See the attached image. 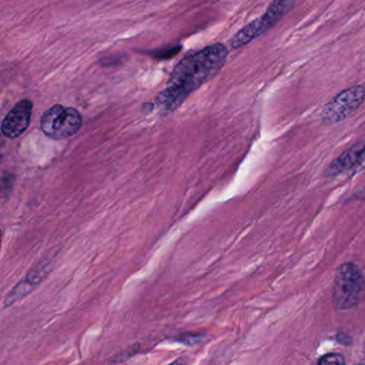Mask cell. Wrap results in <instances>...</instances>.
Masks as SVG:
<instances>
[{"instance_id": "obj_3", "label": "cell", "mask_w": 365, "mask_h": 365, "mask_svg": "<svg viewBox=\"0 0 365 365\" xmlns=\"http://www.w3.org/2000/svg\"><path fill=\"white\" fill-rule=\"evenodd\" d=\"M298 0H273L267 11L260 18L252 21L238 31L230 40L232 50H238L251 43L253 40L262 37L272 29L281 19L294 7Z\"/></svg>"}, {"instance_id": "obj_5", "label": "cell", "mask_w": 365, "mask_h": 365, "mask_svg": "<svg viewBox=\"0 0 365 365\" xmlns=\"http://www.w3.org/2000/svg\"><path fill=\"white\" fill-rule=\"evenodd\" d=\"M365 100V87L354 85L344 89L330 100L322 110V118L324 123L333 125L341 123L351 116Z\"/></svg>"}, {"instance_id": "obj_10", "label": "cell", "mask_w": 365, "mask_h": 365, "mask_svg": "<svg viewBox=\"0 0 365 365\" xmlns=\"http://www.w3.org/2000/svg\"><path fill=\"white\" fill-rule=\"evenodd\" d=\"M362 194H363L362 197H363V198H365V190H364V191H363V193H362Z\"/></svg>"}, {"instance_id": "obj_7", "label": "cell", "mask_w": 365, "mask_h": 365, "mask_svg": "<svg viewBox=\"0 0 365 365\" xmlns=\"http://www.w3.org/2000/svg\"><path fill=\"white\" fill-rule=\"evenodd\" d=\"M363 148H364V146H354L349 150L346 151L336 161L333 162L332 165L329 168V173L331 175L339 174V173L348 170L354 164L361 162Z\"/></svg>"}, {"instance_id": "obj_2", "label": "cell", "mask_w": 365, "mask_h": 365, "mask_svg": "<svg viewBox=\"0 0 365 365\" xmlns=\"http://www.w3.org/2000/svg\"><path fill=\"white\" fill-rule=\"evenodd\" d=\"M365 298V281L356 264L345 262L337 269L333 284V304L337 309L356 307Z\"/></svg>"}, {"instance_id": "obj_4", "label": "cell", "mask_w": 365, "mask_h": 365, "mask_svg": "<svg viewBox=\"0 0 365 365\" xmlns=\"http://www.w3.org/2000/svg\"><path fill=\"white\" fill-rule=\"evenodd\" d=\"M80 112L73 108L57 104L43 113L41 130L48 138L55 140H66L76 135L82 128Z\"/></svg>"}, {"instance_id": "obj_6", "label": "cell", "mask_w": 365, "mask_h": 365, "mask_svg": "<svg viewBox=\"0 0 365 365\" xmlns=\"http://www.w3.org/2000/svg\"><path fill=\"white\" fill-rule=\"evenodd\" d=\"M34 104L31 100H21L11 108L1 123V132L8 138L22 135L31 123Z\"/></svg>"}, {"instance_id": "obj_1", "label": "cell", "mask_w": 365, "mask_h": 365, "mask_svg": "<svg viewBox=\"0 0 365 365\" xmlns=\"http://www.w3.org/2000/svg\"><path fill=\"white\" fill-rule=\"evenodd\" d=\"M227 57V48L217 43L181 59L175 66L165 88L158 96L155 103L160 114H170L180 108L194 91L219 74Z\"/></svg>"}, {"instance_id": "obj_9", "label": "cell", "mask_w": 365, "mask_h": 365, "mask_svg": "<svg viewBox=\"0 0 365 365\" xmlns=\"http://www.w3.org/2000/svg\"><path fill=\"white\" fill-rule=\"evenodd\" d=\"M362 160H361V162H365V145L364 148H363V153H362Z\"/></svg>"}, {"instance_id": "obj_8", "label": "cell", "mask_w": 365, "mask_h": 365, "mask_svg": "<svg viewBox=\"0 0 365 365\" xmlns=\"http://www.w3.org/2000/svg\"><path fill=\"white\" fill-rule=\"evenodd\" d=\"M319 364H344L345 363V360H344L343 356L341 354H328V356H322L319 361H318Z\"/></svg>"}]
</instances>
